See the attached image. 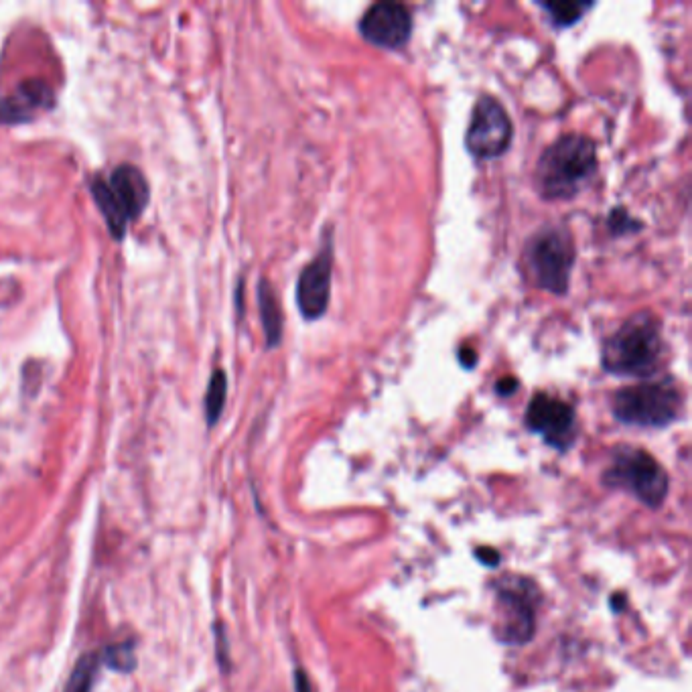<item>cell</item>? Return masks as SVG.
I'll use <instances>...</instances> for the list:
<instances>
[{"mask_svg":"<svg viewBox=\"0 0 692 692\" xmlns=\"http://www.w3.org/2000/svg\"><path fill=\"white\" fill-rule=\"evenodd\" d=\"M597 171V145L585 134H563L546 147L536 163L534 183L542 199L577 197Z\"/></svg>","mask_w":692,"mask_h":692,"instance_id":"1","label":"cell"},{"mask_svg":"<svg viewBox=\"0 0 692 692\" xmlns=\"http://www.w3.org/2000/svg\"><path fill=\"white\" fill-rule=\"evenodd\" d=\"M662 323L648 311H640L621 325L601 350V366L613 376L650 378L664 362Z\"/></svg>","mask_w":692,"mask_h":692,"instance_id":"2","label":"cell"},{"mask_svg":"<svg viewBox=\"0 0 692 692\" xmlns=\"http://www.w3.org/2000/svg\"><path fill=\"white\" fill-rule=\"evenodd\" d=\"M684 394L672 378L619 388L611 398L613 417L630 427L664 429L680 419Z\"/></svg>","mask_w":692,"mask_h":692,"instance_id":"3","label":"cell"},{"mask_svg":"<svg viewBox=\"0 0 692 692\" xmlns=\"http://www.w3.org/2000/svg\"><path fill=\"white\" fill-rule=\"evenodd\" d=\"M577 248L573 236L563 226L538 230L526 244L524 264L530 281L552 295H567Z\"/></svg>","mask_w":692,"mask_h":692,"instance_id":"4","label":"cell"},{"mask_svg":"<svg viewBox=\"0 0 692 692\" xmlns=\"http://www.w3.org/2000/svg\"><path fill=\"white\" fill-rule=\"evenodd\" d=\"M603 483L636 496L648 508H660L670 488L666 469L648 451L636 447H619L613 453L603 471Z\"/></svg>","mask_w":692,"mask_h":692,"instance_id":"5","label":"cell"},{"mask_svg":"<svg viewBox=\"0 0 692 692\" xmlns=\"http://www.w3.org/2000/svg\"><path fill=\"white\" fill-rule=\"evenodd\" d=\"M92 193L114 238L124 236L126 224L141 216L149 201L145 175L130 165L114 169L110 179H94Z\"/></svg>","mask_w":692,"mask_h":692,"instance_id":"6","label":"cell"},{"mask_svg":"<svg viewBox=\"0 0 692 692\" xmlns=\"http://www.w3.org/2000/svg\"><path fill=\"white\" fill-rule=\"evenodd\" d=\"M540 605L538 587L524 577H506L496 591V636L510 646H524L534 638Z\"/></svg>","mask_w":692,"mask_h":692,"instance_id":"7","label":"cell"},{"mask_svg":"<svg viewBox=\"0 0 692 692\" xmlns=\"http://www.w3.org/2000/svg\"><path fill=\"white\" fill-rule=\"evenodd\" d=\"M512 136L514 126L504 104L488 94L479 96L465 134V147L469 155L479 161L498 159L510 149Z\"/></svg>","mask_w":692,"mask_h":692,"instance_id":"8","label":"cell"},{"mask_svg":"<svg viewBox=\"0 0 692 692\" xmlns=\"http://www.w3.org/2000/svg\"><path fill=\"white\" fill-rule=\"evenodd\" d=\"M526 427L540 435L550 447L567 451L577 437V414L571 404L538 392L526 408Z\"/></svg>","mask_w":692,"mask_h":692,"instance_id":"9","label":"cell"},{"mask_svg":"<svg viewBox=\"0 0 692 692\" xmlns=\"http://www.w3.org/2000/svg\"><path fill=\"white\" fill-rule=\"evenodd\" d=\"M331 272H333V244L327 232L321 250L301 270L299 281H297V305L301 315L307 321L321 319L329 307Z\"/></svg>","mask_w":692,"mask_h":692,"instance_id":"10","label":"cell"},{"mask_svg":"<svg viewBox=\"0 0 692 692\" xmlns=\"http://www.w3.org/2000/svg\"><path fill=\"white\" fill-rule=\"evenodd\" d=\"M360 33L380 49H402L412 35V17L400 3H376L364 13Z\"/></svg>","mask_w":692,"mask_h":692,"instance_id":"11","label":"cell"},{"mask_svg":"<svg viewBox=\"0 0 692 692\" xmlns=\"http://www.w3.org/2000/svg\"><path fill=\"white\" fill-rule=\"evenodd\" d=\"M53 104V92L43 82H25L11 96L0 100V122L19 124L27 122L37 112L47 110Z\"/></svg>","mask_w":692,"mask_h":692,"instance_id":"12","label":"cell"},{"mask_svg":"<svg viewBox=\"0 0 692 692\" xmlns=\"http://www.w3.org/2000/svg\"><path fill=\"white\" fill-rule=\"evenodd\" d=\"M258 305H260L266 345L268 348H276V345L283 341V311L272 285L264 279L258 285Z\"/></svg>","mask_w":692,"mask_h":692,"instance_id":"13","label":"cell"},{"mask_svg":"<svg viewBox=\"0 0 692 692\" xmlns=\"http://www.w3.org/2000/svg\"><path fill=\"white\" fill-rule=\"evenodd\" d=\"M538 7L548 15L550 23L557 29H569L577 25L587 11L593 9V3H571V0H565V3H538Z\"/></svg>","mask_w":692,"mask_h":692,"instance_id":"14","label":"cell"},{"mask_svg":"<svg viewBox=\"0 0 692 692\" xmlns=\"http://www.w3.org/2000/svg\"><path fill=\"white\" fill-rule=\"evenodd\" d=\"M98 666H100V658L96 654L82 656L76 668L72 670V674H69V680L63 692H92Z\"/></svg>","mask_w":692,"mask_h":692,"instance_id":"15","label":"cell"},{"mask_svg":"<svg viewBox=\"0 0 692 692\" xmlns=\"http://www.w3.org/2000/svg\"><path fill=\"white\" fill-rule=\"evenodd\" d=\"M226 396H228V378H226L224 370H216L212 380H210V386H207V394H205V417H207V423L210 425L218 423L220 414L224 410V404H226Z\"/></svg>","mask_w":692,"mask_h":692,"instance_id":"16","label":"cell"},{"mask_svg":"<svg viewBox=\"0 0 692 692\" xmlns=\"http://www.w3.org/2000/svg\"><path fill=\"white\" fill-rule=\"evenodd\" d=\"M100 662H106L114 670L130 672L134 668V646L130 642L114 644L100 656Z\"/></svg>","mask_w":692,"mask_h":692,"instance_id":"17","label":"cell"},{"mask_svg":"<svg viewBox=\"0 0 692 692\" xmlns=\"http://www.w3.org/2000/svg\"><path fill=\"white\" fill-rule=\"evenodd\" d=\"M607 228L613 236H626V234H636L640 232L644 226L642 222L634 220L630 216V212L626 210H621V207H615V210L609 214L607 218Z\"/></svg>","mask_w":692,"mask_h":692,"instance_id":"18","label":"cell"},{"mask_svg":"<svg viewBox=\"0 0 692 692\" xmlns=\"http://www.w3.org/2000/svg\"><path fill=\"white\" fill-rule=\"evenodd\" d=\"M475 557L479 559V563L483 565H488V567H496L500 563V555H498V550L490 548V546H481L475 550Z\"/></svg>","mask_w":692,"mask_h":692,"instance_id":"19","label":"cell"},{"mask_svg":"<svg viewBox=\"0 0 692 692\" xmlns=\"http://www.w3.org/2000/svg\"><path fill=\"white\" fill-rule=\"evenodd\" d=\"M459 364L465 368V370H473L475 364H477V352L471 348V345H463V348L459 350Z\"/></svg>","mask_w":692,"mask_h":692,"instance_id":"20","label":"cell"},{"mask_svg":"<svg viewBox=\"0 0 692 692\" xmlns=\"http://www.w3.org/2000/svg\"><path fill=\"white\" fill-rule=\"evenodd\" d=\"M518 386H520V382L514 378V376H506V378H502V380H498V384H496V392L500 394V396H512L516 390H518Z\"/></svg>","mask_w":692,"mask_h":692,"instance_id":"21","label":"cell"},{"mask_svg":"<svg viewBox=\"0 0 692 692\" xmlns=\"http://www.w3.org/2000/svg\"><path fill=\"white\" fill-rule=\"evenodd\" d=\"M295 692H313V684L303 668L295 670Z\"/></svg>","mask_w":692,"mask_h":692,"instance_id":"22","label":"cell"},{"mask_svg":"<svg viewBox=\"0 0 692 692\" xmlns=\"http://www.w3.org/2000/svg\"><path fill=\"white\" fill-rule=\"evenodd\" d=\"M624 597H621V595H617V597H613V601H611V605L615 607V611H621V607H624Z\"/></svg>","mask_w":692,"mask_h":692,"instance_id":"23","label":"cell"}]
</instances>
